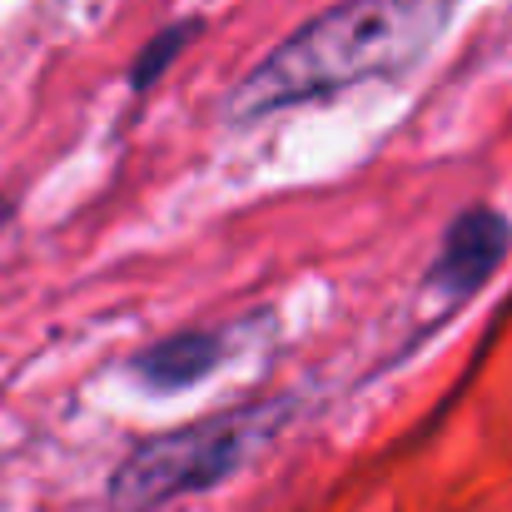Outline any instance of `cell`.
<instances>
[{
  "label": "cell",
  "instance_id": "3",
  "mask_svg": "<svg viewBox=\"0 0 512 512\" xmlns=\"http://www.w3.org/2000/svg\"><path fill=\"white\" fill-rule=\"evenodd\" d=\"M508 249H512V224L498 209L473 204V209H463V214L448 224V234H443V244H438V259L428 264L423 284H428L433 294H443L448 304H458V299L478 294V289L503 269Z\"/></svg>",
  "mask_w": 512,
  "mask_h": 512
},
{
  "label": "cell",
  "instance_id": "4",
  "mask_svg": "<svg viewBox=\"0 0 512 512\" xmlns=\"http://www.w3.org/2000/svg\"><path fill=\"white\" fill-rule=\"evenodd\" d=\"M224 358V334H209V329H184V334H170V339L150 343L145 353L130 358V373L155 388V393H179L199 378H209Z\"/></svg>",
  "mask_w": 512,
  "mask_h": 512
},
{
  "label": "cell",
  "instance_id": "2",
  "mask_svg": "<svg viewBox=\"0 0 512 512\" xmlns=\"http://www.w3.org/2000/svg\"><path fill=\"white\" fill-rule=\"evenodd\" d=\"M284 418H289V398H274V403L229 408L204 423L160 433L115 468L110 503L115 512H155L184 493H204L229 473H239L284 428Z\"/></svg>",
  "mask_w": 512,
  "mask_h": 512
},
{
  "label": "cell",
  "instance_id": "5",
  "mask_svg": "<svg viewBox=\"0 0 512 512\" xmlns=\"http://www.w3.org/2000/svg\"><path fill=\"white\" fill-rule=\"evenodd\" d=\"M199 25H204V20H199V15H189V20H174L170 30H160V35L135 55V65H130V90H140V95H145V90H155V80H160L174 60L189 50V40L199 35Z\"/></svg>",
  "mask_w": 512,
  "mask_h": 512
},
{
  "label": "cell",
  "instance_id": "6",
  "mask_svg": "<svg viewBox=\"0 0 512 512\" xmlns=\"http://www.w3.org/2000/svg\"><path fill=\"white\" fill-rule=\"evenodd\" d=\"M10 214H15V204H10V199H5V194H0V224H5V219H10Z\"/></svg>",
  "mask_w": 512,
  "mask_h": 512
},
{
  "label": "cell",
  "instance_id": "1",
  "mask_svg": "<svg viewBox=\"0 0 512 512\" xmlns=\"http://www.w3.org/2000/svg\"><path fill=\"white\" fill-rule=\"evenodd\" d=\"M453 0H339L279 40L229 95V125L343 95L353 85L398 75L428 55L443 35Z\"/></svg>",
  "mask_w": 512,
  "mask_h": 512
}]
</instances>
